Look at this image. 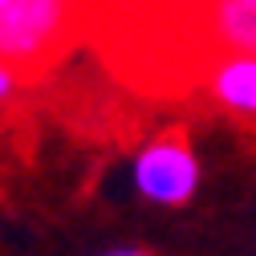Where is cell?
Instances as JSON below:
<instances>
[{
  "label": "cell",
  "mask_w": 256,
  "mask_h": 256,
  "mask_svg": "<svg viewBox=\"0 0 256 256\" xmlns=\"http://www.w3.org/2000/svg\"><path fill=\"white\" fill-rule=\"evenodd\" d=\"M86 0H0V61L20 78L49 74L78 41Z\"/></svg>",
  "instance_id": "6da1fadb"
},
{
  "label": "cell",
  "mask_w": 256,
  "mask_h": 256,
  "mask_svg": "<svg viewBox=\"0 0 256 256\" xmlns=\"http://www.w3.org/2000/svg\"><path fill=\"white\" fill-rule=\"evenodd\" d=\"M134 191L146 204L183 208L200 191V158L179 130L150 138L134 154Z\"/></svg>",
  "instance_id": "7a4b0ae2"
},
{
  "label": "cell",
  "mask_w": 256,
  "mask_h": 256,
  "mask_svg": "<svg viewBox=\"0 0 256 256\" xmlns=\"http://www.w3.org/2000/svg\"><path fill=\"white\" fill-rule=\"evenodd\" d=\"M191 20L204 57L256 53V0H191Z\"/></svg>",
  "instance_id": "3957f363"
},
{
  "label": "cell",
  "mask_w": 256,
  "mask_h": 256,
  "mask_svg": "<svg viewBox=\"0 0 256 256\" xmlns=\"http://www.w3.org/2000/svg\"><path fill=\"white\" fill-rule=\"evenodd\" d=\"M204 94L236 118L256 122V53H212L200 66Z\"/></svg>",
  "instance_id": "277c9868"
},
{
  "label": "cell",
  "mask_w": 256,
  "mask_h": 256,
  "mask_svg": "<svg viewBox=\"0 0 256 256\" xmlns=\"http://www.w3.org/2000/svg\"><path fill=\"white\" fill-rule=\"evenodd\" d=\"M16 86H20V74H16L12 66H4V61H0V110H4V106L16 98Z\"/></svg>",
  "instance_id": "5b68a950"
},
{
  "label": "cell",
  "mask_w": 256,
  "mask_h": 256,
  "mask_svg": "<svg viewBox=\"0 0 256 256\" xmlns=\"http://www.w3.org/2000/svg\"><path fill=\"white\" fill-rule=\"evenodd\" d=\"M106 256H142V252H130V248H122V252H106Z\"/></svg>",
  "instance_id": "8992f818"
}]
</instances>
